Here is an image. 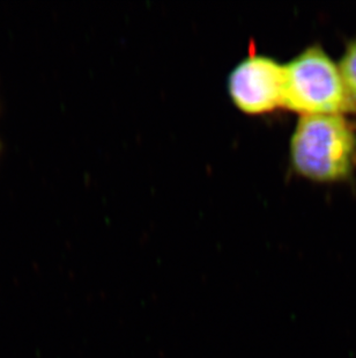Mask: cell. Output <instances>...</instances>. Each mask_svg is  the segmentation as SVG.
I'll return each mask as SVG.
<instances>
[{
  "instance_id": "obj_4",
  "label": "cell",
  "mask_w": 356,
  "mask_h": 358,
  "mask_svg": "<svg viewBox=\"0 0 356 358\" xmlns=\"http://www.w3.org/2000/svg\"><path fill=\"white\" fill-rule=\"evenodd\" d=\"M339 69L347 92L356 106V40L348 44L346 52L340 62Z\"/></svg>"
},
{
  "instance_id": "obj_1",
  "label": "cell",
  "mask_w": 356,
  "mask_h": 358,
  "mask_svg": "<svg viewBox=\"0 0 356 358\" xmlns=\"http://www.w3.org/2000/svg\"><path fill=\"white\" fill-rule=\"evenodd\" d=\"M290 160L299 176L318 182L346 180L356 167V131L345 115H306L290 141Z\"/></svg>"
},
{
  "instance_id": "obj_5",
  "label": "cell",
  "mask_w": 356,
  "mask_h": 358,
  "mask_svg": "<svg viewBox=\"0 0 356 358\" xmlns=\"http://www.w3.org/2000/svg\"><path fill=\"white\" fill-rule=\"evenodd\" d=\"M0 152H1V144H0Z\"/></svg>"
},
{
  "instance_id": "obj_3",
  "label": "cell",
  "mask_w": 356,
  "mask_h": 358,
  "mask_svg": "<svg viewBox=\"0 0 356 358\" xmlns=\"http://www.w3.org/2000/svg\"><path fill=\"white\" fill-rule=\"evenodd\" d=\"M283 84L285 66L273 58L252 54L232 70L228 92L239 110L262 115L283 106Z\"/></svg>"
},
{
  "instance_id": "obj_2",
  "label": "cell",
  "mask_w": 356,
  "mask_h": 358,
  "mask_svg": "<svg viewBox=\"0 0 356 358\" xmlns=\"http://www.w3.org/2000/svg\"><path fill=\"white\" fill-rule=\"evenodd\" d=\"M283 106L302 116L356 112L339 65L318 45L306 48L285 65Z\"/></svg>"
}]
</instances>
